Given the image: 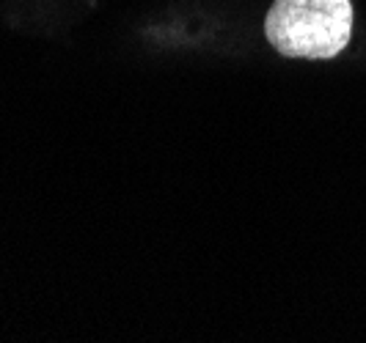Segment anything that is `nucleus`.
I'll use <instances>...</instances> for the list:
<instances>
[{
  "instance_id": "nucleus-1",
  "label": "nucleus",
  "mask_w": 366,
  "mask_h": 343,
  "mask_svg": "<svg viewBox=\"0 0 366 343\" xmlns=\"http://www.w3.org/2000/svg\"><path fill=\"white\" fill-rule=\"evenodd\" d=\"M350 0H273L264 17V36L284 58L330 61L352 39Z\"/></svg>"
}]
</instances>
